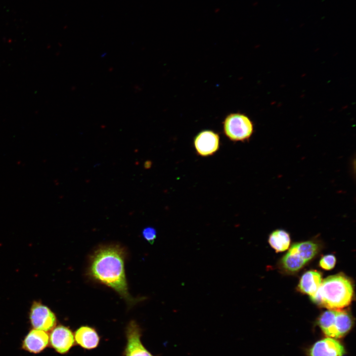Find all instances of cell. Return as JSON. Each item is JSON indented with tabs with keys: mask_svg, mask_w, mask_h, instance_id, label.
Segmentation results:
<instances>
[{
	"mask_svg": "<svg viewBox=\"0 0 356 356\" xmlns=\"http://www.w3.org/2000/svg\"><path fill=\"white\" fill-rule=\"evenodd\" d=\"M194 145L199 155L202 156L213 155L219 148V135L212 130L202 131L194 137Z\"/></svg>",
	"mask_w": 356,
	"mask_h": 356,
	"instance_id": "9",
	"label": "cell"
},
{
	"mask_svg": "<svg viewBox=\"0 0 356 356\" xmlns=\"http://www.w3.org/2000/svg\"><path fill=\"white\" fill-rule=\"evenodd\" d=\"M142 236L150 244H153L157 236L155 229L152 227H147L142 230Z\"/></svg>",
	"mask_w": 356,
	"mask_h": 356,
	"instance_id": "16",
	"label": "cell"
},
{
	"mask_svg": "<svg viewBox=\"0 0 356 356\" xmlns=\"http://www.w3.org/2000/svg\"><path fill=\"white\" fill-rule=\"evenodd\" d=\"M49 344V335L44 331L32 329L24 339L22 348L34 354L42 352Z\"/></svg>",
	"mask_w": 356,
	"mask_h": 356,
	"instance_id": "11",
	"label": "cell"
},
{
	"mask_svg": "<svg viewBox=\"0 0 356 356\" xmlns=\"http://www.w3.org/2000/svg\"><path fill=\"white\" fill-rule=\"evenodd\" d=\"M336 263V258L332 255L323 256L319 261V266L323 269L330 270L334 267Z\"/></svg>",
	"mask_w": 356,
	"mask_h": 356,
	"instance_id": "15",
	"label": "cell"
},
{
	"mask_svg": "<svg viewBox=\"0 0 356 356\" xmlns=\"http://www.w3.org/2000/svg\"><path fill=\"white\" fill-rule=\"evenodd\" d=\"M150 167V162L148 161H146L144 164V167L146 169L149 168Z\"/></svg>",
	"mask_w": 356,
	"mask_h": 356,
	"instance_id": "17",
	"label": "cell"
},
{
	"mask_svg": "<svg viewBox=\"0 0 356 356\" xmlns=\"http://www.w3.org/2000/svg\"><path fill=\"white\" fill-rule=\"evenodd\" d=\"M268 242L276 252H282L289 248L290 238L286 231L277 229L270 234Z\"/></svg>",
	"mask_w": 356,
	"mask_h": 356,
	"instance_id": "14",
	"label": "cell"
},
{
	"mask_svg": "<svg viewBox=\"0 0 356 356\" xmlns=\"http://www.w3.org/2000/svg\"><path fill=\"white\" fill-rule=\"evenodd\" d=\"M90 269L94 278L113 289L128 302H133L128 290L123 254L119 248L107 247L97 250L92 257Z\"/></svg>",
	"mask_w": 356,
	"mask_h": 356,
	"instance_id": "1",
	"label": "cell"
},
{
	"mask_svg": "<svg viewBox=\"0 0 356 356\" xmlns=\"http://www.w3.org/2000/svg\"><path fill=\"white\" fill-rule=\"evenodd\" d=\"M343 345L335 338L327 337L315 342L309 351L310 356H343Z\"/></svg>",
	"mask_w": 356,
	"mask_h": 356,
	"instance_id": "10",
	"label": "cell"
},
{
	"mask_svg": "<svg viewBox=\"0 0 356 356\" xmlns=\"http://www.w3.org/2000/svg\"><path fill=\"white\" fill-rule=\"evenodd\" d=\"M322 277L319 272L316 270H309L306 272L301 277L298 285L299 290L302 293L313 296L322 282Z\"/></svg>",
	"mask_w": 356,
	"mask_h": 356,
	"instance_id": "13",
	"label": "cell"
},
{
	"mask_svg": "<svg viewBox=\"0 0 356 356\" xmlns=\"http://www.w3.org/2000/svg\"><path fill=\"white\" fill-rule=\"evenodd\" d=\"M77 344L87 350L96 348L99 345L100 337L96 330L89 326H82L74 334Z\"/></svg>",
	"mask_w": 356,
	"mask_h": 356,
	"instance_id": "12",
	"label": "cell"
},
{
	"mask_svg": "<svg viewBox=\"0 0 356 356\" xmlns=\"http://www.w3.org/2000/svg\"><path fill=\"white\" fill-rule=\"evenodd\" d=\"M317 245L308 241L293 244L281 260L284 269L290 272H295L301 269L317 254Z\"/></svg>",
	"mask_w": 356,
	"mask_h": 356,
	"instance_id": "4",
	"label": "cell"
},
{
	"mask_svg": "<svg viewBox=\"0 0 356 356\" xmlns=\"http://www.w3.org/2000/svg\"><path fill=\"white\" fill-rule=\"evenodd\" d=\"M141 330L134 320L131 321L126 329V344L124 356H154L141 341Z\"/></svg>",
	"mask_w": 356,
	"mask_h": 356,
	"instance_id": "7",
	"label": "cell"
},
{
	"mask_svg": "<svg viewBox=\"0 0 356 356\" xmlns=\"http://www.w3.org/2000/svg\"><path fill=\"white\" fill-rule=\"evenodd\" d=\"M222 125L224 134L234 141H245L251 137L254 132L252 120L246 115L239 112L228 114Z\"/></svg>",
	"mask_w": 356,
	"mask_h": 356,
	"instance_id": "5",
	"label": "cell"
},
{
	"mask_svg": "<svg viewBox=\"0 0 356 356\" xmlns=\"http://www.w3.org/2000/svg\"><path fill=\"white\" fill-rule=\"evenodd\" d=\"M29 318L34 329L45 332L51 331L56 324L54 313L40 302H33L30 309Z\"/></svg>",
	"mask_w": 356,
	"mask_h": 356,
	"instance_id": "6",
	"label": "cell"
},
{
	"mask_svg": "<svg viewBox=\"0 0 356 356\" xmlns=\"http://www.w3.org/2000/svg\"><path fill=\"white\" fill-rule=\"evenodd\" d=\"M353 288L345 276L337 274L325 278L315 294L311 297L312 302L329 310L348 306L351 302Z\"/></svg>",
	"mask_w": 356,
	"mask_h": 356,
	"instance_id": "2",
	"label": "cell"
},
{
	"mask_svg": "<svg viewBox=\"0 0 356 356\" xmlns=\"http://www.w3.org/2000/svg\"><path fill=\"white\" fill-rule=\"evenodd\" d=\"M75 343L74 335L67 327L59 325L51 330L49 336V344L56 352L66 354Z\"/></svg>",
	"mask_w": 356,
	"mask_h": 356,
	"instance_id": "8",
	"label": "cell"
},
{
	"mask_svg": "<svg viewBox=\"0 0 356 356\" xmlns=\"http://www.w3.org/2000/svg\"><path fill=\"white\" fill-rule=\"evenodd\" d=\"M318 324L326 336L337 339L344 336L351 330L353 320L345 311L329 310L320 315Z\"/></svg>",
	"mask_w": 356,
	"mask_h": 356,
	"instance_id": "3",
	"label": "cell"
}]
</instances>
